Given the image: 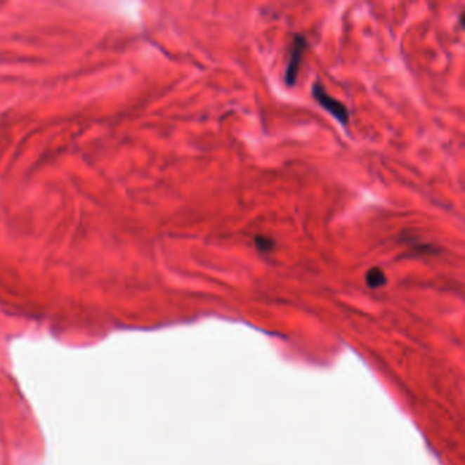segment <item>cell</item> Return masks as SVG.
Instances as JSON below:
<instances>
[{"label":"cell","instance_id":"cell-1","mask_svg":"<svg viewBox=\"0 0 465 465\" xmlns=\"http://www.w3.org/2000/svg\"><path fill=\"white\" fill-rule=\"evenodd\" d=\"M311 93H313V97L314 100L322 107L325 108L326 111L332 115V117H336L344 127L348 126L349 122V114L347 107L339 101L337 98L332 97L330 94L326 92L325 88L320 84V82H315L313 85V89H311Z\"/></svg>","mask_w":465,"mask_h":465},{"label":"cell","instance_id":"cell-2","mask_svg":"<svg viewBox=\"0 0 465 465\" xmlns=\"http://www.w3.org/2000/svg\"><path fill=\"white\" fill-rule=\"evenodd\" d=\"M306 49V40L301 34H296L294 37L292 46H291V53H289V60L285 70V84L288 86H294L298 75H299V69L302 63L303 52Z\"/></svg>","mask_w":465,"mask_h":465},{"label":"cell","instance_id":"cell-3","mask_svg":"<svg viewBox=\"0 0 465 465\" xmlns=\"http://www.w3.org/2000/svg\"><path fill=\"white\" fill-rule=\"evenodd\" d=\"M366 281H367L369 287L376 288V287H381L386 282V277H385V273L382 272V269L372 268L366 275Z\"/></svg>","mask_w":465,"mask_h":465},{"label":"cell","instance_id":"cell-4","mask_svg":"<svg viewBox=\"0 0 465 465\" xmlns=\"http://www.w3.org/2000/svg\"><path fill=\"white\" fill-rule=\"evenodd\" d=\"M254 243H256V247L261 251V253H269L275 249L276 243L272 237H268V236H263V235H258L254 237Z\"/></svg>","mask_w":465,"mask_h":465}]
</instances>
